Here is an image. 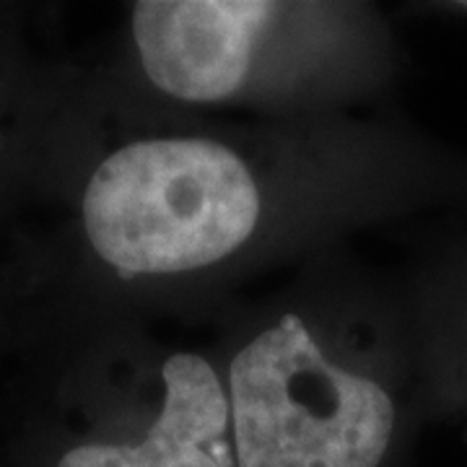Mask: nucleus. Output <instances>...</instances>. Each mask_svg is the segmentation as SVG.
<instances>
[{"label":"nucleus","instance_id":"1","mask_svg":"<svg viewBox=\"0 0 467 467\" xmlns=\"http://www.w3.org/2000/svg\"><path fill=\"white\" fill-rule=\"evenodd\" d=\"M257 221L247 164L205 138L130 143L101 161L84 192L88 242L125 278L213 265Z\"/></svg>","mask_w":467,"mask_h":467},{"label":"nucleus","instance_id":"2","mask_svg":"<svg viewBox=\"0 0 467 467\" xmlns=\"http://www.w3.org/2000/svg\"><path fill=\"white\" fill-rule=\"evenodd\" d=\"M239 467H379L398 408L382 384L335 367L296 315H284L229 368Z\"/></svg>","mask_w":467,"mask_h":467},{"label":"nucleus","instance_id":"3","mask_svg":"<svg viewBox=\"0 0 467 467\" xmlns=\"http://www.w3.org/2000/svg\"><path fill=\"white\" fill-rule=\"evenodd\" d=\"M278 5L265 0H143L133 8L140 63L174 99L218 101L244 84Z\"/></svg>","mask_w":467,"mask_h":467},{"label":"nucleus","instance_id":"4","mask_svg":"<svg viewBox=\"0 0 467 467\" xmlns=\"http://www.w3.org/2000/svg\"><path fill=\"white\" fill-rule=\"evenodd\" d=\"M161 377L164 405L140 444L76 447L57 467H218L211 447L226 434L232 405L213 367L195 353H174Z\"/></svg>","mask_w":467,"mask_h":467},{"label":"nucleus","instance_id":"5","mask_svg":"<svg viewBox=\"0 0 467 467\" xmlns=\"http://www.w3.org/2000/svg\"><path fill=\"white\" fill-rule=\"evenodd\" d=\"M211 454H213V460L218 462V467H232L234 465L232 447H229V444H223V441H216V444L211 447Z\"/></svg>","mask_w":467,"mask_h":467}]
</instances>
